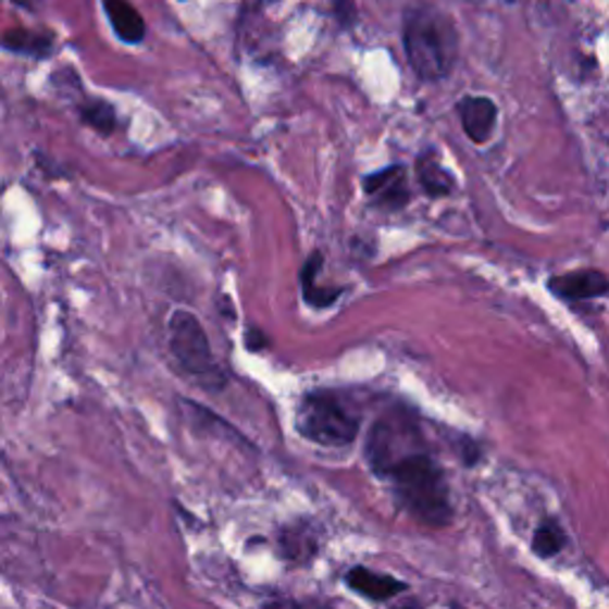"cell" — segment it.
Segmentation results:
<instances>
[{
    "mask_svg": "<svg viewBox=\"0 0 609 609\" xmlns=\"http://www.w3.org/2000/svg\"><path fill=\"white\" fill-rule=\"evenodd\" d=\"M364 457L384 478L398 505L417 522L443 529L452 522V500L446 469L428 448L419 419L405 408L381 414L366 431Z\"/></svg>",
    "mask_w": 609,
    "mask_h": 609,
    "instance_id": "cell-1",
    "label": "cell"
},
{
    "mask_svg": "<svg viewBox=\"0 0 609 609\" xmlns=\"http://www.w3.org/2000/svg\"><path fill=\"white\" fill-rule=\"evenodd\" d=\"M402 48L419 79L440 82L457 60V32L443 12L412 5L402 17Z\"/></svg>",
    "mask_w": 609,
    "mask_h": 609,
    "instance_id": "cell-2",
    "label": "cell"
},
{
    "mask_svg": "<svg viewBox=\"0 0 609 609\" xmlns=\"http://www.w3.org/2000/svg\"><path fill=\"white\" fill-rule=\"evenodd\" d=\"M296 428L300 436L324 448H343L355 443L360 434V419L334 390L316 388L304 393L298 405Z\"/></svg>",
    "mask_w": 609,
    "mask_h": 609,
    "instance_id": "cell-3",
    "label": "cell"
},
{
    "mask_svg": "<svg viewBox=\"0 0 609 609\" xmlns=\"http://www.w3.org/2000/svg\"><path fill=\"white\" fill-rule=\"evenodd\" d=\"M170 350L182 370L198 378H212L222 384V374L214 362L210 338L196 314L176 310L170 316Z\"/></svg>",
    "mask_w": 609,
    "mask_h": 609,
    "instance_id": "cell-4",
    "label": "cell"
},
{
    "mask_svg": "<svg viewBox=\"0 0 609 609\" xmlns=\"http://www.w3.org/2000/svg\"><path fill=\"white\" fill-rule=\"evenodd\" d=\"M362 188L366 198L381 210L396 212L410 202V184L405 164H390V167L366 174L362 179Z\"/></svg>",
    "mask_w": 609,
    "mask_h": 609,
    "instance_id": "cell-5",
    "label": "cell"
},
{
    "mask_svg": "<svg viewBox=\"0 0 609 609\" xmlns=\"http://www.w3.org/2000/svg\"><path fill=\"white\" fill-rule=\"evenodd\" d=\"M457 114H460L462 129L469 141L486 144L498 124V105L486 96H467L457 103Z\"/></svg>",
    "mask_w": 609,
    "mask_h": 609,
    "instance_id": "cell-6",
    "label": "cell"
},
{
    "mask_svg": "<svg viewBox=\"0 0 609 609\" xmlns=\"http://www.w3.org/2000/svg\"><path fill=\"white\" fill-rule=\"evenodd\" d=\"M550 294L567 302L591 300L609 294V278L598 270H579L562 276H552L548 282Z\"/></svg>",
    "mask_w": 609,
    "mask_h": 609,
    "instance_id": "cell-7",
    "label": "cell"
},
{
    "mask_svg": "<svg viewBox=\"0 0 609 609\" xmlns=\"http://www.w3.org/2000/svg\"><path fill=\"white\" fill-rule=\"evenodd\" d=\"M346 583L350 591L374 602H386L408 591V583H402L388 574H374V571L366 567H352L346 574Z\"/></svg>",
    "mask_w": 609,
    "mask_h": 609,
    "instance_id": "cell-8",
    "label": "cell"
},
{
    "mask_svg": "<svg viewBox=\"0 0 609 609\" xmlns=\"http://www.w3.org/2000/svg\"><path fill=\"white\" fill-rule=\"evenodd\" d=\"M112 32L122 44L138 46L146 38V22L129 0H100Z\"/></svg>",
    "mask_w": 609,
    "mask_h": 609,
    "instance_id": "cell-9",
    "label": "cell"
},
{
    "mask_svg": "<svg viewBox=\"0 0 609 609\" xmlns=\"http://www.w3.org/2000/svg\"><path fill=\"white\" fill-rule=\"evenodd\" d=\"M316 548H320V538H316L312 524L304 522V519L284 526L282 533H278V552L288 562L310 560V557L316 555Z\"/></svg>",
    "mask_w": 609,
    "mask_h": 609,
    "instance_id": "cell-10",
    "label": "cell"
},
{
    "mask_svg": "<svg viewBox=\"0 0 609 609\" xmlns=\"http://www.w3.org/2000/svg\"><path fill=\"white\" fill-rule=\"evenodd\" d=\"M417 182L428 198H446L455 190V176L443 167L434 148L417 158Z\"/></svg>",
    "mask_w": 609,
    "mask_h": 609,
    "instance_id": "cell-11",
    "label": "cell"
},
{
    "mask_svg": "<svg viewBox=\"0 0 609 609\" xmlns=\"http://www.w3.org/2000/svg\"><path fill=\"white\" fill-rule=\"evenodd\" d=\"M3 48L8 53L46 60L55 53V38L48 32H32L27 27H15L5 32Z\"/></svg>",
    "mask_w": 609,
    "mask_h": 609,
    "instance_id": "cell-12",
    "label": "cell"
},
{
    "mask_svg": "<svg viewBox=\"0 0 609 609\" xmlns=\"http://www.w3.org/2000/svg\"><path fill=\"white\" fill-rule=\"evenodd\" d=\"M324 264V256L320 250H314L312 256L304 260L300 270V286H302V298L312 308H332V304L343 296V288H320L316 276Z\"/></svg>",
    "mask_w": 609,
    "mask_h": 609,
    "instance_id": "cell-13",
    "label": "cell"
},
{
    "mask_svg": "<svg viewBox=\"0 0 609 609\" xmlns=\"http://www.w3.org/2000/svg\"><path fill=\"white\" fill-rule=\"evenodd\" d=\"M79 120L86 126H91V129L98 132L100 136H110L114 129H117V110H114L103 98L86 100V103H82Z\"/></svg>",
    "mask_w": 609,
    "mask_h": 609,
    "instance_id": "cell-14",
    "label": "cell"
},
{
    "mask_svg": "<svg viewBox=\"0 0 609 609\" xmlns=\"http://www.w3.org/2000/svg\"><path fill=\"white\" fill-rule=\"evenodd\" d=\"M567 545V536L564 531L560 529V524L552 522V519H545V522L538 524L536 533H533V540H531V548L543 560H548V557H555Z\"/></svg>",
    "mask_w": 609,
    "mask_h": 609,
    "instance_id": "cell-15",
    "label": "cell"
},
{
    "mask_svg": "<svg viewBox=\"0 0 609 609\" xmlns=\"http://www.w3.org/2000/svg\"><path fill=\"white\" fill-rule=\"evenodd\" d=\"M332 12L343 29H350L352 24L358 22V8H355V0H334Z\"/></svg>",
    "mask_w": 609,
    "mask_h": 609,
    "instance_id": "cell-16",
    "label": "cell"
},
{
    "mask_svg": "<svg viewBox=\"0 0 609 609\" xmlns=\"http://www.w3.org/2000/svg\"><path fill=\"white\" fill-rule=\"evenodd\" d=\"M266 346V336L260 332V328H250L246 334V348L248 350H262Z\"/></svg>",
    "mask_w": 609,
    "mask_h": 609,
    "instance_id": "cell-17",
    "label": "cell"
},
{
    "mask_svg": "<svg viewBox=\"0 0 609 609\" xmlns=\"http://www.w3.org/2000/svg\"><path fill=\"white\" fill-rule=\"evenodd\" d=\"M12 3L24 8V10H29V12H34L38 5H41V0H12Z\"/></svg>",
    "mask_w": 609,
    "mask_h": 609,
    "instance_id": "cell-18",
    "label": "cell"
}]
</instances>
